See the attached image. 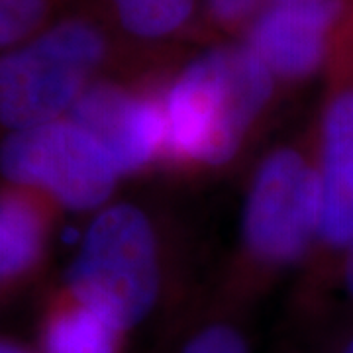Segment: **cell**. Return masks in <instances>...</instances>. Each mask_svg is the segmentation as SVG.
I'll return each instance as SVG.
<instances>
[{"label":"cell","mask_w":353,"mask_h":353,"mask_svg":"<svg viewBox=\"0 0 353 353\" xmlns=\"http://www.w3.org/2000/svg\"><path fill=\"white\" fill-rule=\"evenodd\" d=\"M275 77L241 39L190 59L163 92L165 155L220 167L241 150L275 92Z\"/></svg>","instance_id":"6da1fadb"},{"label":"cell","mask_w":353,"mask_h":353,"mask_svg":"<svg viewBox=\"0 0 353 353\" xmlns=\"http://www.w3.org/2000/svg\"><path fill=\"white\" fill-rule=\"evenodd\" d=\"M108 30L85 12L55 16L0 51V138L65 118L110 59Z\"/></svg>","instance_id":"7a4b0ae2"},{"label":"cell","mask_w":353,"mask_h":353,"mask_svg":"<svg viewBox=\"0 0 353 353\" xmlns=\"http://www.w3.org/2000/svg\"><path fill=\"white\" fill-rule=\"evenodd\" d=\"M63 287L124 334L145 324L163 296L159 243L150 216L130 202L102 206L85 230Z\"/></svg>","instance_id":"3957f363"},{"label":"cell","mask_w":353,"mask_h":353,"mask_svg":"<svg viewBox=\"0 0 353 353\" xmlns=\"http://www.w3.org/2000/svg\"><path fill=\"white\" fill-rule=\"evenodd\" d=\"M0 176L48 194L61 210L87 212L104 206L122 175L101 143L65 116L0 138Z\"/></svg>","instance_id":"277c9868"},{"label":"cell","mask_w":353,"mask_h":353,"mask_svg":"<svg viewBox=\"0 0 353 353\" xmlns=\"http://www.w3.org/2000/svg\"><path fill=\"white\" fill-rule=\"evenodd\" d=\"M322 183L318 157L277 148L259 163L243 208V245L255 263H296L320 236Z\"/></svg>","instance_id":"5b68a950"},{"label":"cell","mask_w":353,"mask_h":353,"mask_svg":"<svg viewBox=\"0 0 353 353\" xmlns=\"http://www.w3.org/2000/svg\"><path fill=\"white\" fill-rule=\"evenodd\" d=\"M326 101L318 136L322 183L320 236L343 252L353 240V0L341 20L326 63Z\"/></svg>","instance_id":"8992f818"},{"label":"cell","mask_w":353,"mask_h":353,"mask_svg":"<svg viewBox=\"0 0 353 353\" xmlns=\"http://www.w3.org/2000/svg\"><path fill=\"white\" fill-rule=\"evenodd\" d=\"M352 0L273 2L243 41L281 83H303L326 69L332 43Z\"/></svg>","instance_id":"52a82bcc"},{"label":"cell","mask_w":353,"mask_h":353,"mask_svg":"<svg viewBox=\"0 0 353 353\" xmlns=\"http://www.w3.org/2000/svg\"><path fill=\"white\" fill-rule=\"evenodd\" d=\"M101 143L124 176L165 152L167 124L159 94L128 88L101 77L67 114Z\"/></svg>","instance_id":"ba28073f"},{"label":"cell","mask_w":353,"mask_h":353,"mask_svg":"<svg viewBox=\"0 0 353 353\" xmlns=\"http://www.w3.org/2000/svg\"><path fill=\"white\" fill-rule=\"evenodd\" d=\"M59 210L39 190L10 183L0 187V301L39 271Z\"/></svg>","instance_id":"9c48e42d"},{"label":"cell","mask_w":353,"mask_h":353,"mask_svg":"<svg viewBox=\"0 0 353 353\" xmlns=\"http://www.w3.org/2000/svg\"><path fill=\"white\" fill-rule=\"evenodd\" d=\"M128 334L99 310L61 289L39 322V353H122Z\"/></svg>","instance_id":"30bf717a"},{"label":"cell","mask_w":353,"mask_h":353,"mask_svg":"<svg viewBox=\"0 0 353 353\" xmlns=\"http://www.w3.org/2000/svg\"><path fill=\"white\" fill-rule=\"evenodd\" d=\"M106 4L124 34L153 43L189 28L202 0H106Z\"/></svg>","instance_id":"8fae6325"},{"label":"cell","mask_w":353,"mask_h":353,"mask_svg":"<svg viewBox=\"0 0 353 353\" xmlns=\"http://www.w3.org/2000/svg\"><path fill=\"white\" fill-rule=\"evenodd\" d=\"M167 353H252V341L238 316L214 310L190 320Z\"/></svg>","instance_id":"7c38bea8"},{"label":"cell","mask_w":353,"mask_h":353,"mask_svg":"<svg viewBox=\"0 0 353 353\" xmlns=\"http://www.w3.org/2000/svg\"><path fill=\"white\" fill-rule=\"evenodd\" d=\"M59 0H0V51L32 38L57 16Z\"/></svg>","instance_id":"4fadbf2b"},{"label":"cell","mask_w":353,"mask_h":353,"mask_svg":"<svg viewBox=\"0 0 353 353\" xmlns=\"http://www.w3.org/2000/svg\"><path fill=\"white\" fill-rule=\"evenodd\" d=\"M210 22L224 32H248L269 0H202Z\"/></svg>","instance_id":"5bb4252c"},{"label":"cell","mask_w":353,"mask_h":353,"mask_svg":"<svg viewBox=\"0 0 353 353\" xmlns=\"http://www.w3.org/2000/svg\"><path fill=\"white\" fill-rule=\"evenodd\" d=\"M343 285L353 303V240L343 250Z\"/></svg>","instance_id":"9a60e30c"},{"label":"cell","mask_w":353,"mask_h":353,"mask_svg":"<svg viewBox=\"0 0 353 353\" xmlns=\"http://www.w3.org/2000/svg\"><path fill=\"white\" fill-rule=\"evenodd\" d=\"M0 353H39V350L28 345L24 341L14 340L10 336L0 334Z\"/></svg>","instance_id":"2e32d148"},{"label":"cell","mask_w":353,"mask_h":353,"mask_svg":"<svg viewBox=\"0 0 353 353\" xmlns=\"http://www.w3.org/2000/svg\"><path fill=\"white\" fill-rule=\"evenodd\" d=\"M330 353H353V326L341 334Z\"/></svg>","instance_id":"e0dca14e"},{"label":"cell","mask_w":353,"mask_h":353,"mask_svg":"<svg viewBox=\"0 0 353 353\" xmlns=\"http://www.w3.org/2000/svg\"><path fill=\"white\" fill-rule=\"evenodd\" d=\"M273 2H287V0H269V4H273Z\"/></svg>","instance_id":"ac0fdd59"}]
</instances>
